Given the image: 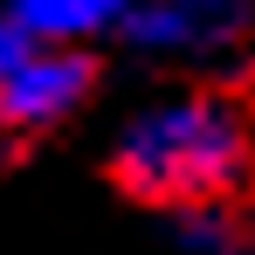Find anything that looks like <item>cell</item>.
<instances>
[{
	"label": "cell",
	"instance_id": "cell-1",
	"mask_svg": "<svg viewBox=\"0 0 255 255\" xmlns=\"http://www.w3.org/2000/svg\"><path fill=\"white\" fill-rule=\"evenodd\" d=\"M111 179L145 207L221 214L255 186V118L249 104L200 90L145 111L111 152Z\"/></svg>",
	"mask_w": 255,
	"mask_h": 255
},
{
	"label": "cell",
	"instance_id": "cell-4",
	"mask_svg": "<svg viewBox=\"0 0 255 255\" xmlns=\"http://www.w3.org/2000/svg\"><path fill=\"white\" fill-rule=\"evenodd\" d=\"M118 14H125V0H21L14 7V21L35 28V35H48V42H76L90 28L118 21Z\"/></svg>",
	"mask_w": 255,
	"mask_h": 255
},
{
	"label": "cell",
	"instance_id": "cell-2",
	"mask_svg": "<svg viewBox=\"0 0 255 255\" xmlns=\"http://www.w3.org/2000/svg\"><path fill=\"white\" fill-rule=\"evenodd\" d=\"M97 83V62L69 42H48L21 21H0V131L42 138L55 131Z\"/></svg>",
	"mask_w": 255,
	"mask_h": 255
},
{
	"label": "cell",
	"instance_id": "cell-3",
	"mask_svg": "<svg viewBox=\"0 0 255 255\" xmlns=\"http://www.w3.org/2000/svg\"><path fill=\"white\" fill-rule=\"evenodd\" d=\"M242 21H249L242 0H145L138 35H152V42H228Z\"/></svg>",
	"mask_w": 255,
	"mask_h": 255
}]
</instances>
